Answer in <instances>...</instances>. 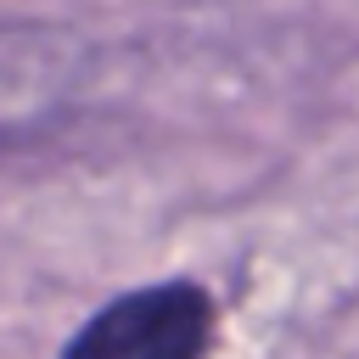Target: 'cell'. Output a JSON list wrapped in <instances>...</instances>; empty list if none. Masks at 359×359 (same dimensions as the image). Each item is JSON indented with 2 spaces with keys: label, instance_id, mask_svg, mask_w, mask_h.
<instances>
[{
  "label": "cell",
  "instance_id": "6da1fadb",
  "mask_svg": "<svg viewBox=\"0 0 359 359\" xmlns=\"http://www.w3.org/2000/svg\"><path fill=\"white\" fill-rule=\"evenodd\" d=\"M213 297L191 280H157L112 297L79 325L62 359H202L213 342Z\"/></svg>",
  "mask_w": 359,
  "mask_h": 359
},
{
  "label": "cell",
  "instance_id": "7a4b0ae2",
  "mask_svg": "<svg viewBox=\"0 0 359 359\" xmlns=\"http://www.w3.org/2000/svg\"><path fill=\"white\" fill-rule=\"evenodd\" d=\"M67 34L50 28H17L6 56H0V140L17 129H39L50 107H62L73 84V62H56Z\"/></svg>",
  "mask_w": 359,
  "mask_h": 359
}]
</instances>
